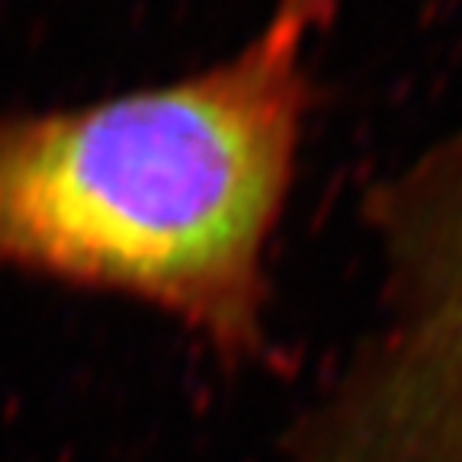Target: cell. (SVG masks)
Instances as JSON below:
<instances>
[{"label":"cell","mask_w":462,"mask_h":462,"mask_svg":"<svg viewBox=\"0 0 462 462\" xmlns=\"http://www.w3.org/2000/svg\"><path fill=\"white\" fill-rule=\"evenodd\" d=\"M302 36L74 109L0 113V270L129 296L228 366H276L267 247L309 113Z\"/></svg>","instance_id":"cell-1"},{"label":"cell","mask_w":462,"mask_h":462,"mask_svg":"<svg viewBox=\"0 0 462 462\" xmlns=\"http://www.w3.org/2000/svg\"><path fill=\"white\" fill-rule=\"evenodd\" d=\"M369 212L385 257L375 325L276 462H462V152L392 180Z\"/></svg>","instance_id":"cell-2"},{"label":"cell","mask_w":462,"mask_h":462,"mask_svg":"<svg viewBox=\"0 0 462 462\" xmlns=\"http://www.w3.org/2000/svg\"><path fill=\"white\" fill-rule=\"evenodd\" d=\"M334 7H337V0H280L267 23L305 39L311 29L325 26L331 20Z\"/></svg>","instance_id":"cell-3"}]
</instances>
